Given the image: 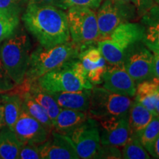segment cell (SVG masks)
Masks as SVG:
<instances>
[{
    "label": "cell",
    "mask_w": 159,
    "mask_h": 159,
    "mask_svg": "<svg viewBox=\"0 0 159 159\" xmlns=\"http://www.w3.org/2000/svg\"><path fill=\"white\" fill-rule=\"evenodd\" d=\"M154 0H134V5L136 7L137 13L142 16L155 5Z\"/></svg>",
    "instance_id": "d6a6232c"
},
{
    "label": "cell",
    "mask_w": 159,
    "mask_h": 159,
    "mask_svg": "<svg viewBox=\"0 0 159 159\" xmlns=\"http://www.w3.org/2000/svg\"><path fill=\"white\" fill-rule=\"evenodd\" d=\"M153 54V73L154 77L159 79V52H152Z\"/></svg>",
    "instance_id": "d590c367"
},
{
    "label": "cell",
    "mask_w": 159,
    "mask_h": 159,
    "mask_svg": "<svg viewBox=\"0 0 159 159\" xmlns=\"http://www.w3.org/2000/svg\"><path fill=\"white\" fill-rule=\"evenodd\" d=\"M78 58L89 80L93 85L102 84L108 65L97 47V43L80 46Z\"/></svg>",
    "instance_id": "7c38bea8"
},
{
    "label": "cell",
    "mask_w": 159,
    "mask_h": 159,
    "mask_svg": "<svg viewBox=\"0 0 159 159\" xmlns=\"http://www.w3.org/2000/svg\"><path fill=\"white\" fill-rule=\"evenodd\" d=\"M147 150L149 152L150 156H152V158L159 159V136L155 139L154 142L150 144Z\"/></svg>",
    "instance_id": "e575fe53"
},
{
    "label": "cell",
    "mask_w": 159,
    "mask_h": 159,
    "mask_svg": "<svg viewBox=\"0 0 159 159\" xmlns=\"http://www.w3.org/2000/svg\"><path fill=\"white\" fill-rule=\"evenodd\" d=\"M27 4H38V5H52L64 11L68 9L63 0H28Z\"/></svg>",
    "instance_id": "836d02e7"
},
{
    "label": "cell",
    "mask_w": 159,
    "mask_h": 159,
    "mask_svg": "<svg viewBox=\"0 0 159 159\" xmlns=\"http://www.w3.org/2000/svg\"><path fill=\"white\" fill-rule=\"evenodd\" d=\"M122 158L148 159L150 155L140 142L136 134H130L122 151Z\"/></svg>",
    "instance_id": "d4e9b609"
},
{
    "label": "cell",
    "mask_w": 159,
    "mask_h": 159,
    "mask_svg": "<svg viewBox=\"0 0 159 159\" xmlns=\"http://www.w3.org/2000/svg\"><path fill=\"white\" fill-rule=\"evenodd\" d=\"M111 1L119 4H134V0H111Z\"/></svg>",
    "instance_id": "74e56055"
},
{
    "label": "cell",
    "mask_w": 159,
    "mask_h": 159,
    "mask_svg": "<svg viewBox=\"0 0 159 159\" xmlns=\"http://www.w3.org/2000/svg\"><path fill=\"white\" fill-rule=\"evenodd\" d=\"M15 85L16 83L6 72L0 59V94L7 93V91L14 88Z\"/></svg>",
    "instance_id": "f1b7e54d"
},
{
    "label": "cell",
    "mask_w": 159,
    "mask_h": 159,
    "mask_svg": "<svg viewBox=\"0 0 159 159\" xmlns=\"http://www.w3.org/2000/svg\"><path fill=\"white\" fill-rule=\"evenodd\" d=\"M20 97L22 99V110L41 123L49 133H52L53 130L52 122L44 108L32 97L28 91Z\"/></svg>",
    "instance_id": "cb8c5ba5"
},
{
    "label": "cell",
    "mask_w": 159,
    "mask_h": 159,
    "mask_svg": "<svg viewBox=\"0 0 159 159\" xmlns=\"http://www.w3.org/2000/svg\"><path fill=\"white\" fill-rule=\"evenodd\" d=\"M144 27L142 42L151 52H159V5H155L142 16Z\"/></svg>",
    "instance_id": "e0dca14e"
},
{
    "label": "cell",
    "mask_w": 159,
    "mask_h": 159,
    "mask_svg": "<svg viewBox=\"0 0 159 159\" xmlns=\"http://www.w3.org/2000/svg\"><path fill=\"white\" fill-rule=\"evenodd\" d=\"M103 88L121 95L134 97L136 83L124 67L109 65L103 75Z\"/></svg>",
    "instance_id": "9a60e30c"
},
{
    "label": "cell",
    "mask_w": 159,
    "mask_h": 159,
    "mask_svg": "<svg viewBox=\"0 0 159 159\" xmlns=\"http://www.w3.org/2000/svg\"><path fill=\"white\" fill-rule=\"evenodd\" d=\"M80 46L73 41L46 48L40 45L32 52L25 79L34 83L47 72L70 60L78 58Z\"/></svg>",
    "instance_id": "3957f363"
},
{
    "label": "cell",
    "mask_w": 159,
    "mask_h": 159,
    "mask_svg": "<svg viewBox=\"0 0 159 159\" xmlns=\"http://www.w3.org/2000/svg\"><path fill=\"white\" fill-rule=\"evenodd\" d=\"M155 116H159V97L158 101L156 102V109H155Z\"/></svg>",
    "instance_id": "f35d334b"
},
{
    "label": "cell",
    "mask_w": 159,
    "mask_h": 159,
    "mask_svg": "<svg viewBox=\"0 0 159 159\" xmlns=\"http://www.w3.org/2000/svg\"><path fill=\"white\" fill-rule=\"evenodd\" d=\"M96 13L99 40L106 39L118 26L128 22L136 16L134 4H119L111 0L102 2Z\"/></svg>",
    "instance_id": "ba28073f"
},
{
    "label": "cell",
    "mask_w": 159,
    "mask_h": 159,
    "mask_svg": "<svg viewBox=\"0 0 159 159\" xmlns=\"http://www.w3.org/2000/svg\"><path fill=\"white\" fill-rule=\"evenodd\" d=\"M98 122L101 145L123 147L130 136L128 114L100 119Z\"/></svg>",
    "instance_id": "8fae6325"
},
{
    "label": "cell",
    "mask_w": 159,
    "mask_h": 159,
    "mask_svg": "<svg viewBox=\"0 0 159 159\" xmlns=\"http://www.w3.org/2000/svg\"><path fill=\"white\" fill-rule=\"evenodd\" d=\"M144 36L142 24L128 21L118 26L108 39L97 41V47L108 65L123 67L128 52Z\"/></svg>",
    "instance_id": "7a4b0ae2"
},
{
    "label": "cell",
    "mask_w": 159,
    "mask_h": 159,
    "mask_svg": "<svg viewBox=\"0 0 159 159\" xmlns=\"http://www.w3.org/2000/svg\"><path fill=\"white\" fill-rule=\"evenodd\" d=\"M135 100L144 105L155 115L159 97V79L156 77L137 83Z\"/></svg>",
    "instance_id": "d6986e66"
},
{
    "label": "cell",
    "mask_w": 159,
    "mask_h": 159,
    "mask_svg": "<svg viewBox=\"0 0 159 159\" xmlns=\"http://www.w3.org/2000/svg\"><path fill=\"white\" fill-rule=\"evenodd\" d=\"M154 2H155V3L156 4V5H159V0H154Z\"/></svg>",
    "instance_id": "ab89813d"
},
{
    "label": "cell",
    "mask_w": 159,
    "mask_h": 159,
    "mask_svg": "<svg viewBox=\"0 0 159 159\" xmlns=\"http://www.w3.org/2000/svg\"><path fill=\"white\" fill-rule=\"evenodd\" d=\"M37 83L49 92L77 91L92 89L79 58L67 61L37 80Z\"/></svg>",
    "instance_id": "277c9868"
},
{
    "label": "cell",
    "mask_w": 159,
    "mask_h": 159,
    "mask_svg": "<svg viewBox=\"0 0 159 159\" xmlns=\"http://www.w3.org/2000/svg\"><path fill=\"white\" fill-rule=\"evenodd\" d=\"M133 100L124 96L96 86L91 89L89 116L95 120L128 114Z\"/></svg>",
    "instance_id": "8992f818"
},
{
    "label": "cell",
    "mask_w": 159,
    "mask_h": 159,
    "mask_svg": "<svg viewBox=\"0 0 159 159\" xmlns=\"http://www.w3.org/2000/svg\"><path fill=\"white\" fill-rule=\"evenodd\" d=\"M155 115L144 105L134 100L128 111L130 134L139 135L146 128Z\"/></svg>",
    "instance_id": "ffe728a7"
},
{
    "label": "cell",
    "mask_w": 159,
    "mask_h": 159,
    "mask_svg": "<svg viewBox=\"0 0 159 159\" xmlns=\"http://www.w3.org/2000/svg\"><path fill=\"white\" fill-rule=\"evenodd\" d=\"M96 158H122V152L119 150L118 147L101 145Z\"/></svg>",
    "instance_id": "f546056e"
},
{
    "label": "cell",
    "mask_w": 159,
    "mask_h": 159,
    "mask_svg": "<svg viewBox=\"0 0 159 159\" xmlns=\"http://www.w3.org/2000/svg\"><path fill=\"white\" fill-rule=\"evenodd\" d=\"M19 24V17L0 13V43L14 34Z\"/></svg>",
    "instance_id": "4316f807"
},
{
    "label": "cell",
    "mask_w": 159,
    "mask_h": 159,
    "mask_svg": "<svg viewBox=\"0 0 159 159\" xmlns=\"http://www.w3.org/2000/svg\"><path fill=\"white\" fill-rule=\"evenodd\" d=\"M80 158H96L101 148L98 122L89 116L68 135Z\"/></svg>",
    "instance_id": "9c48e42d"
},
{
    "label": "cell",
    "mask_w": 159,
    "mask_h": 159,
    "mask_svg": "<svg viewBox=\"0 0 159 159\" xmlns=\"http://www.w3.org/2000/svg\"><path fill=\"white\" fill-rule=\"evenodd\" d=\"M138 138L146 150L159 136V116H154L146 128L140 133Z\"/></svg>",
    "instance_id": "484cf974"
},
{
    "label": "cell",
    "mask_w": 159,
    "mask_h": 159,
    "mask_svg": "<svg viewBox=\"0 0 159 159\" xmlns=\"http://www.w3.org/2000/svg\"><path fill=\"white\" fill-rule=\"evenodd\" d=\"M28 92L32 97L44 108L52 122H54L61 108H60L52 96L47 91L41 88L36 81L32 83Z\"/></svg>",
    "instance_id": "603a6c76"
},
{
    "label": "cell",
    "mask_w": 159,
    "mask_h": 159,
    "mask_svg": "<svg viewBox=\"0 0 159 159\" xmlns=\"http://www.w3.org/2000/svg\"><path fill=\"white\" fill-rule=\"evenodd\" d=\"M23 144L13 130L7 126L0 130V158L1 159L19 158Z\"/></svg>",
    "instance_id": "44dd1931"
},
{
    "label": "cell",
    "mask_w": 159,
    "mask_h": 159,
    "mask_svg": "<svg viewBox=\"0 0 159 159\" xmlns=\"http://www.w3.org/2000/svg\"><path fill=\"white\" fill-rule=\"evenodd\" d=\"M41 158L78 159L76 150L68 136L52 130L47 140L39 145Z\"/></svg>",
    "instance_id": "5bb4252c"
},
{
    "label": "cell",
    "mask_w": 159,
    "mask_h": 159,
    "mask_svg": "<svg viewBox=\"0 0 159 159\" xmlns=\"http://www.w3.org/2000/svg\"><path fill=\"white\" fill-rule=\"evenodd\" d=\"M71 41L80 46L97 43L99 40L96 13L92 9L71 7L67 11Z\"/></svg>",
    "instance_id": "52a82bcc"
},
{
    "label": "cell",
    "mask_w": 159,
    "mask_h": 159,
    "mask_svg": "<svg viewBox=\"0 0 159 159\" xmlns=\"http://www.w3.org/2000/svg\"><path fill=\"white\" fill-rule=\"evenodd\" d=\"M27 31L46 48L71 41L67 14L52 5L27 4L22 16Z\"/></svg>",
    "instance_id": "6da1fadb"
},
{
    "label": "cell",
    "mask_w": 159,
    "mask_h": 159,
    "mask_svg": "<svg viewBox=\"0 0 159 159\" xmlns=\"http://www.w3.org/2000/svg\"><path fill=\"white\" fill-rule=\"evenodd\" d=\"M67 7H83L91 9H97L102 0H63Z\"/></svg>",
    "instance_id": "1f68e13d"
},
{
    "label": "cell",
    "mask_w": 159,
    "mask_h": 159,
    "mask_svg": "<svg viewBox=\"0 0 159 159\" xmlns=\"http://www.w3.org/2000/svg\"><path fill=\"white\" fill-rule=\"evenodd\" d=\"M5 126V119H4V108L2 102L1 96H0V130Z\"/></svg>",
    "instance_id": "8d00e7d4"
},
{
    "label": "cell",
    "mask_w": 159,
    "mask_h": 159,
    "mask_svg": "<svg viewBox=\"0 0 159 159\" xmlns=\"http://www.w3.org/2000/svg\"><path fill=\"white\" fill-rule=\"evenodd\" d=\"M31 43L24 33L13 34L0 47V59L6 72L16 85L25 79L29 67Z\"/></svg>",
    "instance_id": "5b68a950"
},
{
    "label": "cell",
    "mask_w": 159,
    "mask_h": 159,
    "mask_svg": "<svg viewBox=\"0 0 159 159\" xmlns=\"http://www.w3.org/2000/svg\"><path fill=\"white\" fill-rule=\"evenodd\" d=\"M28 0H0V13L19 17L23 5Z\"/></svg>",
    "instance_id": "83f0119b"
},
{
    "label": "cell",
    "mask_w": 159,
    "mask_h": 159,
    "mask_svg": "<svg viewBox=\"0 0 159 159\" xmlns=\"http://www.w3.org/2000/svg\"><path fill=\"white\" fill-rule=\"evenodd\" d=\"M4 108V119L5 126L11 130L22 111V99L18 94H0Z\"/></svg>",
    "instance_id": "7402d4cb"
},
{
    "label": "cell",
    "mask_w": 159,
    "mask_h": 159,
    "mask_svg": "<svg viewBox=\"0 0 159 159\" xmlns=\"http://www.w3.org/2000/svg\"><path fill=\"white\" fill-rule=\"evenodd\" d=\"M13 131L24 145L43 144L51 134L41 123L24 110L21 111Z\"/></svg>",
    "instance_id": "4fadbf2b"
},
{
    "label": "cell",
    "mask_w": 159,
    "mask_h": 159,
    "mask_svg": "<svg viewBox=\"0 0 159 159\" xmlns=\"http://www.w3.org/2000/svg\"><path fill=\"white\" fill-rule=\"evenodd\" d=\"M19 158L20 159H40L39 145L25 144L20 150Z\"/></svg>",
    "instance_id": "4dcf8cb0"
},
{
    "label": "cell",
    "mask_w": 159,
    "mask_h": 159,
    "mask_svg": "<svg viewBox=\"0 0 159 159\" xmlns=\"http://www.w3.org/2000/svg\"><path fill=\"white\" fill-rule=\"evenodd\" d=\"M123 67L136 84L155 77L153 54L142 41L137 43L128 52Z\"/></svg>",
    "instance_id": "30bf717a"
},
{
    "label": "cell",
    "mask_w": 159,
    "mask_h": 159,
    "mask_svg": "<svg viewBox=\"0 0 159 159\" xmlns=\"http://www.w3.org/2000/svg\"><path fill=\"white\" fill-rule=\"evenodd\" d=\"M49 93L55 99L60 108L88 112L91 89H83L77 91Z\"/></svg>",
    "instance_id": "2e32d148"
},
{
    "label": "cell",
    "mask_w": 159,
    "mask_h": 159,
    "mask_svg": "<svg viewBox=\"0 0 159 159\" xmlns=\"http://www.w3.org/2000/svg\"><path fill=\"white\" fill-rule=\"evenodd\" d=\"M88 112H83L68 108H61L54 122L53 130L68 136L88 118Z\"/></svg>",
    "instance_id": "ac0fdd59"
}]
</instances>
